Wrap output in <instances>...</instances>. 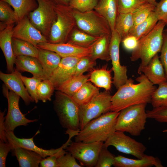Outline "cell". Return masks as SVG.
<instances>
[{
  "mask_svg": "<svg viewBox=\"0 0 167 167\" xmlns=\"http://www.w3.org/2000/svg\"><path fill=\"white\" fill-rule=\"evenodd\" d=\"M134 83L131 78L119 87L111 98L110 111L118 112L129 106L151 103V96L156 87L143 74L136 78Z\"/></svg>",
  "mask_w": 167,
  "mask_h": 167,
  "instance_id": "cell-1",
  "label": "cell"
},
{
  "mask_svg": "<svg viewBox=\"0 0 167 167\" xmlns=\"http://www.w3.org/2000/svg\"><path fill=\"white\" fill-rule=\"evenodd\" d=\"M119 113L110 111L91 121L75 136V141L105 142L116 131Z\"/></svg>",
  "mask_w": 167,
  "mask_h": 167,
  "instance_id": "cell-2",
  "label": "cell"
},
{
  "mask_svg": "<svg viewBox=\"0 0 167 167\" xmlns=\"http://www.w3.org/2000/svg\"><path fill=\"white\" fill-rule=\"evenodd\" d=\"M166 25L164 22L159 20L149 33L138 40L137 46L132 51L130 58L133 62L141 60L138 73L161 52L163 44L164 30Z\"/></svg>",
  "mask_w": 167,
  "mask_h": 167,
  "instance_id": "cell-3",
  "label": "cell"
},
{
  "mask_svg": "<svg viewBox=\"0 0 167 167\" xmlns=\"http://www.w3.org/2000/svg\"><path fill=\"white\" fill-rule=\"evenodd\" d=\"M147 104L133 105L120 111L117 119L116 131L128 132L134 136L139 135L145 128L148 118Z\"/></svg>",
  "mask_w": 167,
  "mask_h": 167,
  "instance_id": "cell-4",
  "label": "cell"
},
{
  "mask_svg": "<svg viewBox=\"0 0 167 167\" xmlns=\"http://www.w3.org/2000/svg\"><path fill=\"white\" fill-rule=\"evenodd\" d=\"M53 103L54 109L62 127L67 130H80V106L71 97L57 90Z\"/></svg>",
  "mask_w": 167,
  "mask_h": 167,
  "instance_id": "cell-5",
  "label": "cell"
},
{
  "mask_svg": "<svg viewBox=\"0 0 167 167\" xmlns=\"http://www.w3.org/2000/svg\"><path fill=\"white\" fill-rule=\"evenodd\" d=\"M57 19L51 28L48 42L58 44L66 43L76 24L73 8L69 5L55 4Z\"/></svg>",
  "mask_w": 167,
  "mask_h": 167,
  "instance_id": "cell-6",
  "label": "cell"
},
{
  "mask_svg": "<svg viewBox=\"0 0 167 167\" xmlns=\"http://www.w3.org/2000/svg\"><path fill=\"white\" fill-rule=\"evenodd\" d=\"M73 15L76 26L84 32L97 37L111 34L108 21L95 10L82 12L73 9Z\"/></svg>",
  "mask_w": 167,
  "mask_h": 167,
  "instance_id": "cell-7",
  "label": "cell"
},
{
  "mask_svg": "<svg viewBox=\"0 0 167 167\" xmlns=\"http://www.w3.org/2000/svg\"><path fill=\"white\" fill-rule=\"evenodd\" d=\"M112 96L109 91L99 92L88 103L79 106L80 130L89 122L110 111Z\"/></svg>",
  "mask_w": 167,
  "mask_h": 167,
  "instance_id": "cell-8",
  "label": "cell"
},
{
  "mask_svg": "<svg viewBox=\"0 0 167 167\" xmlns=\"http://www.w3.org/2000/svg\"><path fill=\"white\" fill-rule=\"evenodd\" d=\"M37 7L28 15L31 24L48 39L52 26L57 19L55 4L50 0H36Z\"/></svg>",
  "mask_w": 167,
  "mask_h": 167,
  "instance_id": "cell-9",
  "label": "cell"
},
{
  "mask_svg": "<svg viewBox=\"0 0 167 167\" xmlns=\"http://www.w3.org/2000/svg\"><path fill=\"white\" fill-rule=\"evenodd\" d=\"M2 92L8 103V111L4 122L6 131H14L18 126H26L29 123L38 121L37 119L30 120L25 117L19 108L20 96L9 89L5 84L2 86Z\"/></svg>",
  "mask_w": 167,
  "mask_h": 167,
  "instance_id": "cell-10",
  "label": "cell"
},
{
  "mask_svg": "<svg viewBox=\"0 0 167 167\" xmlns=\"http://www.w3.org/2000/svg\"><path fill=\"white\" fill-rule=\"evenodd\" d=\"M103 142H72L65 149L79 161L82 166L95 167Z\"/></svg>",
  "mask_w": 167,
  "mask_h": 167,
  "instance_id": "cell-11",
  "label": "cell"
},
{
  "mask_svg": "<svg viewBox=\"0 0 167 167\" xmlns=\"http://www.w3.org/2000/svg\"><path fill=\"white\" fill-rule=\"evenodd\" d=\"M108 147L113 146L119 152L130 154L138 159L145 155L146 148L142 143L126 135L124 132L116 131L103 143Z\"/></svg>",
  "mask_w": 167,
  "mask_h": 167,
  "instance_id": "cell-12",
  "label": "cell"
},
{
  "mask_svg": "<svg viewBox=\"0 0 167 167\" xmlns=\"http://www.w3.org/2000/svg\"><path fill=\"white\" fill-rule=\"evenodd\" d=\"M122 40L115 30L111 32L109 51L112 62V69L113 72V84L118 89L124 84L128 79L127 67L122 66L119 59V45Z\"/></svg>",
  "mask_w": 167,
  "mask_h": 167,
  "instance_id": "cell-13",
  "label": "cell"
},
{
  "mask_svg": "<svg viewBox=\"0 0 167 167\" xmlns=\"http://www.w3.org/2000/svg\"><path fill=\"white\" fill-rule=\"evenodd\" d=\"M12 36L28 42L36 47L39 43L48 42L47 39L31 24L28 15L24 17L14 26Z\"/></svg>",
  "mask_w": 167,
  "mask_h": 167,
  "instance_id": "cell-14",
  "label": "cell"
},
{
  "mask_svg": "<svg viewBox=\"0 0 167 167\" xmlns=\"http://www.w3.org/2000/svg\"><path fill=\"white\" fill-rule=\"evenodd\" d=\"M38 131L35 135L30 138H20L17 137L14 131H5V134L8 142L12 147H20L35 152L40 154L43 158L47 156L54 155L61 150L65 148L69 145L66 142L60 148L56 149L46 150L40 148L36 145L33 141L34 136L39 133Z\"/></svg>",
  "mask_w": 167,
  "mask_h": 167,
  "instance_id": "cell-15",
  "label": "cell"
},
{
  "mask_svg": "<svg viewBox=\"0 0 167 167\" xmlns=\"http://www.w3.org/2000/svg\"><path fill=\"white\" fill-rule=\"evenodd\" d=\"M82 57L69 56L62 58L58 67L49 79L55 89L73 77L76 65Z\"/></svg>",
  "mask_w": 167,
  "mask_h": 167,
  "instance_id": "cell-16",
  "label": "cell"
},
{
  "mask_svg": "<svg viewBox=\"0 0 167 167\" xmlns=\"http://www.w3.org/2000/svg\"><path fill=\"white\" fill-rule=\"evenodd\" d=\"M37 47L54 52L62 58L69 56H89L90 52V47H83L68 43L54 44L43 42L38 44Z\"/></svg>",
  "mask_w": 167,
  "mask_h": 167,
  "instance_id": "cell-17",
  "label": "cell"
},
{
  "mask_svg": "<svg viewBox=\"0 0 167 167\" xmlns=\"http://www.w3.org/2000/svg\"><path fill=\"white\" fill-rule=\"evenodd\" d=\"M20 72L15 68L14 71L8 74L0 72V79L10 90L21 97L26 105L34 102L28 92L20 76Z\"/></svg>",
  "mask_w": 167,
  "mask_h": 167,
  "instance_id": "cell-18",
  "label": "cell"
},
{
  "mask_svg": "<svg viewBox=\"0 0 167 167\" xmlns=\"http://www.w3.org/2000/svg\"><path fill=\"white\" fill-rule=\"evenodd\" d=\"M14 26V24L8 25L0 32V47L5 58L8 73L14 71L16 58L12 46V30Z\"/></svg>",
  "mask_w": 167,
  "mask_h": 167,
  "instance_id": "cell-19",
  "label": "cell"
},
{
  "mask_svg": "<svg viewBox=\"0 0 167 167\" xmlns=\"http://www.w3.org/2000/svg\"><path fill=\"white\" fill-rule=\"evenodd\" d=\"M142 73L154 85L167 82L165 70L158 54L138 73L139 75Z\"/></svg>",
  "mask_w": 167,
  "mask_h": 167,
  "instance_id": "cell-20",
  "label": "cell"
},
{
  "mask_svg": "<svg viewBox=\"0 0 167 167\" xmlns=\"http://www.w3.org/2000/svg\"><path fill=\"white\" fill-rule=\"evenodd\" d=\"M113 166L115 167H149L153 166L156 167L163 166L158 158L146 154L142 158L136 159L118 155L115 157V162Z\"/></svg>",
  "mask_w": 167,
  "mask_h": 167,
  "instance_id": "cell-21",
  "label": "cell"
},
{
  "mask_svg": "<svg viewBox=\"0 0 167 167\" xmlns=\"http://www.w3.org/2000/svg\"><path fill=\"white\" fill-rule=\"evenodd\" d=\"M15 64L16 69L19 72H28L33 76L42 80L45 79L42 67L37 58L27 56L17 57Z\"/></svg>",
  "mask_w": 167,
  "mask_h": 167,
  "instance_id": "cell-22",
  "label": "cell"
},
{
  "mask_svg": "<svg viewBox=\"0 0 167 167\" xmlns=\"http://www.w3.org/2000/svg\"><path fill=\"white\" fill-rule=\"evenodd\" d=\"M37 58L42 67L45 79H49L60 63L62 58L56 53L38 48Z\"/></svg>",
  "mask_w": 167,
  "mask_h": 167,
  "instance_id": "cell-23",
  "label": "cell"
},
{
  "mask_svg": "<svg viewBox=\"0 0 167 167\" xmlns=\"http://www.w3.org/2000/svg\"><path fill=\"white\" fill-rule=\"evenodd\" d=\"M12 155L15 156L20 167H38L42 158L39 153L20 147L12 148Z\"/></svg>",
  "mask_w": 167,
  "mask_h": 167,
  "instance_id": "cell-24",
  "label": "cell"
},
{
  "mask_svg": "<svg viewBox=\"0 0 167 167\" xmlns=\"http://www.w3.org/2000/svg\"><path fill=\"white\" fill-rule=\"evenodd\" d=\"M111 34L101 36L90 46L89 56L95 60L100 59L107 62L111 60L109 45Z\"/></svg>",
  "mask_w": 167,
  "mask_h": 167,
  "instance_id": "cell-25",
  "label": "cell"
},
{
  "mask_svg": "<svg viewBox=\"0 0 167 167\" xmlns=\"http://www.w3.org/2000/svg\"><path fill=\"white\" fill-rule=\"evenodd\" d=\"M94 9L108 21L111 32L114 30L118 13L117 0H99Z\"/></svg>",
  "mask_w": 167,
  "mask_h": 167,
  "instance_id": "cell-26",
  "label": "cell"
},
{
  "mask_svg": "<svg viewBox=\"0 0 167 167\" xmlns=\"http://www.w3.org/2000/svg\"><path fill=\"white\" fill-rule=\"evenodd\" d=\"M8 3L14 9L16 24L28 15L38 6L36 0H1Z\"/></svg>",
  "mask_w": 167,
  "mask_h": 167,
  "instance_id": "cell-27",
  "label": "cell"
},
{
  "mask_svg": "<svg viewBox=\"0 0 167 167\" xmlns=\"http://www.w3.org/2000/svg\"><path fill=\"white\" fill-rule=\"evenodd\" d=\"M159 20L154 11L143 21L133 27L128 36H133L138 40L149 33L155 27Z\"/></svg>",
  "mask_w": 167,
  "mask_h": 167,
  "instance_id": "cell-28",
  "label": "cell"
},
{
  "mask_svg": "<svg viewBox=\"0 0 167 167\" xmlns=\"http://www.w3.org/2000/svg\"><path fill=\"white\" fill-rule=\"evenodd\" d=\"M134 25L132 13H118L115 20L114 30L122 41L128 36Z\"/></svg>",
  "mask_w": 167,
  "mask_h": 167,
  "instance_id": "cell-29",
  "label": "cell"
},
{
  "mask_svg": "<svg viewBox=\"0 0 167 167\" xmlns=\"http://www.w3.org/2000/svg\"><path fill=\"white\" fill-rule=\"evenodd\" d=\"M112 70L105 68L95 69L90 75L89 80L97 87L109 91L111 89L112 83L111 75Z\"/></svg>",
  "mask_w": 167,
  "mask_h": 167,
  "instance_id": "cell-30",
  "label": "cell"
},
{
  "mask_svg": "<svg viewBox=\"0 0 167 167\" xmlns=\"http://www.w3.org/2000/svg\"><path fill=\"white\" fill-rule=\"evenodd\" d=\"M99 92V88L88 82L71 97L76 103L81 106L88 103Z\"/></svg>",
  "mask_w": 167,
  "mask_h": 167,
  "instance_id": "cell-31",
  "label": "cell"
},
{
  "mask_svg": "<svg viewBox=\"0 0 167 167\" xmlns=\"http://www.w3.org/2000/svg\"><path fill=\"white\" fill-rule=\"evenodd\" d=\"M90 75L73 77L56 90L72 97L86 82L89 80Z\"/></svg>",
  "mask_w": 167,
  "mask_h": 167,
  "instance_id": "cell-32",
  "label": "cell"
},
{
  "mask_svg": "<svg viewBox=\"0 0 167 167\" xmlns=\"http://www.w3.org/2000/svg\"><path fill=\"white\" fill-rule=\"evenodd\" d=\"M99 37L90 35L75 28L72 31L66 43L83 47H89Z\"/></svg>",
  "mask_w": 167,
  "mask_h": 167,
  "instance_id": "cell-33",
  "label": "cell"
},
{
  "mask_svg": "<svg viewBox=\"0 0 167 167\" xmlns=\"http://www.w3.org/2000/svg\"><path fill=\"white\" fill-rule=\"evenodd\" d=\"M12 46L16 57L24 55L38 58V48L28 42L13 37Z\"/></svg>",
  "mask_w": 167,
  "mask_h": 167,
  "instance_id": "cell-34",
  "label": "cell"
},
{
  "mask_svg": "<svg viewBox=\"0 0 167 167\" xmlns=\"http://www.w3.org/2000/svg\"><path fill=\"white\" fill-rule=\"evenodd\" d=\"M7 2L0 1V31L5 29L6 26L16 23L14 10Z\"/></svg>",
  "mask_w": 167,
  "mask_h": 167,
  "instance_id": "cell-35",
  "label": "cell"
},
{
  "mask_svg": "<svg viewBox=\"0 0 167 167\" xmlns=\"http://www.w3.org/2000/svg\"><path fill=\"white\" fill-rule=\"evenodd\" d=\"M151 103L153 108L167 107V82L159 85L152 95Z\"/></svg>",
  "mask_w": 167,
  "mask_h": 167,
  "instance_id": "cell-36",
  "label": "cell"
},
{
  "mask_svg": "<svg viewBox=\"0 0 167 167\" xmlns=\"http://www.w3.org/2000/svg\"><path fill=\"white\" fill-rule=\"evenodd\" d=\"M55 89L54 86L49 79L41 80L37 87V93L39 101L43 102L51 101Z\"/></svg>",
  "mask_w": 167,
  "mask_h": 167,
  "instance_id": "cell-37",
  "label": "cell"
},
{
  "mask_svg": "<svg viewBox=\"0 0 167 167\" xmlns=\"http://www.w3.org/2000/svg\"><path fill=\"white\" fill-rule=\"evenodd\" d=\"M118 13H132L143 5L146 0H117Z\"/></svg>",
  "mask_w": 167,
  "mask_h": 167,
  "instance_id": "cell-38",
  "label": "cell"
},
{
  "mask_svg": "<svg viewBox=\"0 0 167 167\" xmlns=\"http://www.w3.org/2000/svg\"><path fill=\"white\" fill-rule=\"evenodd\" d=\"M155 6L147 2L132 13L134 21L133 27L146 19L154 11Z\"/></svg>",
  "mask_w": 167,
  "mask_h": 167,
  "instance_id": "cell-39",
  "label": "cell"
},
{
  "mask_svg": "<svg viewBox=\"0 0 167 167\" xmlns=\"http://www.w3.org/2000/svg\"><path fill=\"white\" fill-rule=\"evenodd\" d=\"M20 76L28 92L36 103L39 101L37 93V87L39 83L42 79L33 76L28 77L22 75L20 73Z\"/></svg>",
  "mask_w": 167,
  "mask_h": 167,
  "instance_id": "cell-40",
  "label": "cell"
},
{
  "mask_svg": "<svg viewBox=\"0 0 167 167\" xmlns=\"http://www.w3.org/2000/svg\"><path fill=\"white\" fill-rule=\"evenodd\" d=\"M108 147L103 145L99 154L95 167H110L115 162V156L108 149Z\"/></svg>",
  "mask_w": 167,
  "mask_h": 167,
  "instance_id": "cell-41",
  "label": "cell"
},
{
  "mask_svg": "<svg viewBox=\"0 0 167 167\" xmlns=\"http://www.w3.org/2000/svg\"><path fill=\"white\" fill-rule=\"evenodd\" d=\"M96 60L89 56L82 57L77 62L73 77L79 76L92 68L96 65Z\"/></svg>",
  "mask_w": 167,
  "mask_h": 167,
  "instance_id": "cell-42",
  "label": "cell"
},
{
  "mask_svg": "<svg viewBox=\"0 0 167 167\" xmlns=\"http://www.w3.org/2000/svg\"><path fill=\"white\" fill-rule=\"evenodd\" d=\"M99 0H69V5L82 12L93 10Z\"/></svg>",
  "mask_w": 167,
  "mask_h": 167,
  "instance_id": "cell-43",
  "label": "cell"
},
{
  "mask_svg": "<svg viewBox=\"0 0 167 167\" xmlns=\"http://www.w3.org/2000/svg\"><path fill=\"white\" fill-rule=\"evenodd\" d=\"M148 118L154 119L158 122L167 123V107L153 108L146 111Z\"/></svg>",
  "mask_w": 167,
  "mask_h": 167,
  "instance_id": "cell-44",
  "label": "cell"
},
{
  "mask_svg": "<svg viewBox=\"0 0 167 167\" xmlns=\"http://www.w3.org/2000/svg\"><path fill=\"white\" fill-rule=\"evenodd\" d=\"M76 159L69 152L59 156L57 159V167H82Z\"/></svg>",
  "mask_w": 167,
  "mask_h": 167,
  "instance_id": "cell-45",
  "label": "cell"
},
{
  "mask_svg": "<svg viewBox=\"0 0 167 167\" xmlns=\"http://www.w3.org/2000/svg\"><path fill=\"white\" fill-rule=\"evenodd\" d=\"M153 11L159 20L167 24V0H161L157 2Z\"/></svg>",
  "mask_w": 167,
  "mask_h": 167,
  "instance_id": "cell-46",
  "label": "cell"
},
{
  "mask_svg": "<svg viewBox=\"0 0 167 167\" xmlns=\"http://www.w3.org/2000/svg\"><path fill=\"white\" fill-rule=\"evenodd\" d=\"M63 149L56 154L42 158L40 166L41 167H57V159L61 155L65 154L67 152Z\"/></svg>",
  "mask_w": 167,
  "mask_h": 167,
  "instance_id": "cell-47",
  "label": "cell"
},
{
  "mask_svg": "<svg viewBox=\"0 0 167 167\" xmlns=\"http://www.w3.org/2000/svg\"><path fill=\"white\" fill-rule=\"evenodd\" d=\"M12 149V146L8 142H4L0 140V167H6L7 155Z\"/></svg>",
  "mask_w": 167,
  "mask_h": 167,
  "instance_id": "cell-48",
  "label": "cell"
},
{
  "mask_svg": "<svg viewBox=\"0 0 167 167\" xmlns=\"http://www.w3.org/2000/svg\"><path fill=\"white\" fill-rule=\"evenodd\" d=\"M163 41L160 59L164 68L167 79V33L164 32Z\"/></svg>",
  "mask_w": 167,
  "mask_h": 167,
  "instance_id": "cell-49",
  "label": "cell"
},
{
  "mask_svg": "<svg viewBox=\"0 0 167 167\" xmlns=\"http://www.w3.org/2000/svg\"><path fill=\"white\" fill-rule=\"evenodd\" d=\"M138 40L134 36H128L123 40L122 42L124 48L127 50L133 51L137 47Z\"/></svg>",
  "mask_w": 167,
  "mask_h": 167,
  "instance_id": "cell-50",
  "label": "cell"
},
{
  "mask_svg": "<svg viewBox=\"0 0 167 167\" xmlns=\"http://www.w3.org/2000/svg\"><path fill=\"white\" fill-rule=\"evenodd\" d=\"M5 111L0 112V140L6 142L8 141L6 136L4 124L5 117H4Z\"/></svg>",
  "mask_w": 167,
  "mask_h": 167,
  "instance_id": "cell-51",
  "label": "cell"
},
{
  "mask_svg": "<svg viewBox=\"0 0 167 167\" xmlns=\"http://www.w3.org/2000/svg\"><path fill=\"white\" fill-rule=\"evenodd\" d=\"M56 4L69 5V0H50Z\"/></svg>",
  "mask_w": 167,
  "mask_h": 167,
  "instance_id": "cell-52",
  "label": "cell"
},
{
  "mask_svg": "<svg viewBox=\"0 0 167 167\" xmlns=\"http://www.w3.org/2000/svg\"><path fill=\"white\" fill-rule=\"evenodd\" d=\"M146 1L148 3L155 6L157 3L156 0H146Z\"/></svg>",
  "mask_w": 167,
  "mask_h": 167,
  "instance_id": "cell-53",
  "label": "cell"
},
{
  "mask_svg": "<svg viewBox=\"0 0 167 167\" xmlns=\"http://www.w3.org/2000/svg\"><path fill=\"white\" fill-rule=\"evenodd\" d=\"M166 25H167V24ZM164 32H165L167 33V28H166V29L164 30Z\"/></svg>",
  "mask_w": 167,
  "mask_h": 167,
  "instance_id": "cell-54",
  "label": "cell"
},
{
  "mask_svg": "<svg viewBox=\"0 0 167 167\" xmlns=\"http://www.w3.org/2000/svg\"><path fill=\"white\" fill-rule=\"evenodd\" d=\"M163 132H167V129L164 130L163 131Z\"/></svg>",
  "mask_w": 167,
  "mask_h": 167,
  "instance_id": "cell-55",
  "label": "cell"
}]
</instances>
